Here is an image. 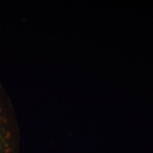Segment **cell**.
<instances>
[{
    "label": "cell",
    "mask_w": 153,
    "mask_h": 153,
    "mask_svg": "<svg viewBox=\"0 0 153 153\" xmlns=\"http://www.w3.org/2000/svg\"><path fill=\"white\" fill-rule=\"evenodd\" d=\"M0 153H14L13 132L5 112L0 108Z\"/></svg>",
    "instance_id": "1"
}]
</instances>
